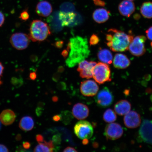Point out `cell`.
Here are the masks:
<instances>
[{
    "label": "cell",
    "instance_id": "47",
    "mask_svg": "<svg viewBox=\"0 0 152 152\" xmlns=\"http://www.w3.org/2000/svg\"><path fill=\"white\" fill-rule=\"evenodd\" d=\"M1 123L0 122V130H1Z\"/></svg>",
    "mask_w": 152,
    "mask_h": 152
},
{
    "label": "cell",
    "instance_id": "29",
    "mask_svg": "<svg viewBox=\"0 0 152 152\" xmlns=\"http://www.w3.org/2000/svg\"><path fill=\"white\" fill-rule=\"evenodd\" d=\"M61 137L59 134L55 135L53 138V143L56 145L59 144L61 142Z\"/></svg>",
    "mask_w": 152,
    "mask_h": 152
},
{
    "label": "cell",
    "instance_id": "3",
    "mask_svg": "<svg viewBox=\"0 0 152 152\" xmlns=\"http://www.w3.org/2000/svg\"><path fill=\"white\" fill-rule=\"evenodd\" d=\"M29 37L33 42L45 40L51 34L48 25L40 20L33 21L30 24Z\"/></svg>",
    "mask_w": 152,
    "mask_h": 152
},
{
    "label": "cell",
    "instance_id": "25",
    "mask_svg": "<svg viewBox=\"0 0 152 152\" xmlns=\"http://www.w3.org/2000/svg\"><path fill=\"white\" fill-rule=\"evenodd\" d=\"M140 12L144 18L148 19L152 18V2H145L142 4L140 8Z\"/></svg>",
    "mask_w": 152,
    "mask_h": 152
},
{
    "label": "cell",
    "instance_id": "24",
    "mask_svg": "<svg viewBox=\"0 0 152 152\" xmlns=\"http://www.w3.org/2000/svg\"><path fill=\"white\" fill-rule=\"evenodd\" d=\"M54 149V144L52 140L48 142L44 141L36 146L34 149V152H53Z\"/></svg>",
    "mask_w": 152,
    "mask_h": 152
},
{
    "label": "cell",
    "instance_id": "18",
    "mask_svg": "<svg viewBox=\"0 0 152 152\" xmlns=\"http://www.w3.org/2000/svg\"><path fill=\"white\" fill-rule=\"evenodd\" d=\"M77 14L73 12L60 11L58 15L59 19L62 26H71L75 22Z\"/></svg>",
    "mask_w": 152,
    "mask_h": 152
},
{
    "label": "cell",
    "instance_id": "48",
    "mask_svg": "<svg viewBox=\"0 0 152 152\" xmlns=\"http://www.w3.org/2000/svg\"><path fill=\"white\" fill-rule=\"evenodd\" d=\"M128 1H134V0H128Z\"/></svg>",
    "mask_w": 152,
    "mask_h": 152
},
{
    "label": "cell",
    "instance_id": "43",
    "mask_svg": "<svg viewBox=\"0 0 152 152\" xmlns=\"http://www.w3.org/2000/svg\"><path fill=\"white\" fill-rule=\"evenodd\" d=\"M88 140L87 139H83L82 142V143L83 145H86L88 143Z\"/></svg>",
    "mask_w": 152,
    "mask_h": 152
},
{
    "label": "cell",
    "instance_id": "13",
    "mask_svg": "<svg viewBox=\"0 0 152 152\" xmlns=\"http://www.w3.org/2000/svg\"><path fill=\"white\" fill-rule=\"evenodd\" d=\"M125 115L124 121L127 128L134 129L140 126L141 122V118L137 112L130 111Z\"/></svg>",
    "mask_w": 152,
    "mask_h": 152
},
{
    "label": "cell",
    "instance_id": "40",
    "mask_svg": "<svg viewBox=\"0 0 152 152\" xmlns=\"http://www.w3.org/2000/svg\"><path fill=\"white\" fill-rule=\"evenodd\" d=\"M61 118V116L59 115H56L53 116V119L54 121H59Z\"/></svg>",
    "mask_w": 152,
    "mask_h": 152
},
{
    "label": "cell",
    "instance_id": "7",
    "mask_svg": "<svg viewBox=\"0 0 152 152\" xmlns=\"http://www.w3.org/2000/svg\"><path fill=\"white\" fill-rule=\"evenodd\" d=\"M114 100L113 94L107 87L100 90L95 97V100L99 106L102 108L109 107L113 104Z\"/></svg>",
    "mask_w": 152,
    "mask_h": 152
},
{
    "label": "cell",
    "instance_id": "19",
    "mask_svg": "<svg viewBox=\"0 0 152 152\" xmlns=\"http://www.w3.org/2000/svg\"><path fill=\"white\" fill-rule=\"evenodd\" d=\"M132 106L128 100H122L117 102L114 106L115 113L119 115H126L130 111Z\"/></svg>",
    "mask_w": 152,
    "mask_h": 152
},
{
    "label": "cell",
    "instance_id": "39",
    "mask_svg": "<svg viewBox=\"0 0 152 152\" xmlns=\"http://www.w3.org/2000/svg\"><path fill=\"white\" fill-rule=\"evenodd\" d=\"M29 77L31 80H34L37 78V75L35 72H31L30 74Z\"/></svg>",
    "mask_w": 152,
    "mask_h": 152
},
{
    "label": "cell",
    "instance_id": "10",
    "mask_svg": "<svg viewBox=\"0 0 152 152\" xmlns=\"http://www.w3.org/2000/svg\"><path fill=\"white\" fill-rule=\"evenodd\" d=\"M139 134L144 142L152 144V121L144 120L139 131Z\"/></svg>",
    "mask_w": 152,
    "mask_h": 152
},
{
    "label": "cell",
    "instance_id": "23",
    "mask_svg": "<svg viewBox=\"0 0 152 152\" xmlns=\"http://www.w3.org/2000/svg\"><path fill=\"white\" fill-rule=\"evenodd\" d=\"M98 57L101 62L107 64H111L113 60V56L108 49H101L98 53Z\"/></svg>",
    "mask_w": 152,
    "mask_h": 152
},
{
    "label": "cell",
    "instance_id": "38",
    "mask_svg": "<svg viewBox=\"0 0 152 152\" xmlns=\"http://www.w3.org/2000/svg\"><path fill=\"white\" fill-rule=\"evenodd\" d=\"M23 147L25 149H28L31 147V144H30L29 142H24L23 143Z\"/></svg>",
    "mask_w": 152,
    "mask_h": 152
},
{
    "label": "cell",
    "instance_id": "44",
    "mask_svg": "<svg viewBox=\"0 0 152 152\" xmlns=\"http://www.w3.org/2000/svg\"><path fill=\"white\" fill-rule=\"evenodd\" d=\"M58 98L57 96H54L52 98V100L54 102H58Z\"/></svg>",
    "mask_w": 152,
    "mask_h": 152
},
{
    "label": "cell",
    "instance_id": "45",
    "mask_svg": "<svg viewBox=\"0 0 152 152\" xmlns=\"http://www.w3.org/2000/svg\"><path fill=\"white\" fill-rule=\"evenodd\" d=\"M21 136L20 134H18L16 137V139L17 140H20L21 139Z\"/></svg>",
    "mask_w": 152,
    "mask_h": 152
},
{
    "label": "cell",
    "instance_id": "49",
    "mask_svg": "<svg viewBox=\"0 0 152 152\" xmlns=\"http://www.w3.org/2000/svg\"><path fill=\"white\" fill-rule=\"evenodd\" d=\"M151 46L152 47V42L151 43Z\"/></svg>",
    "mask_w": 152,
    "mask_h": 152
},
{
    "label": "cell",
    "instance_id": "6",
    "mask_svg": "<svg viewBox=\"0 0 152 152\" xmlns=\"http://www.w3.org/2000/svg\"><path fill=\"white\" fill-rule=\"evenodd\" d=\"M146 40L147 39L144 36H138L133 38L128 49L131 54L136 56H140L145 54Z\"/></svg>",
    "mask_w": 152,
    "mask_h": 152
},
{
    "label": "cell",
    "instance_id": "12",
    "mask_svg": "<svg viewBox=\"0 0 152 152\" xmlns=\"http://www.w3.org/2000/svg\"><path fill=\"white\" fill-rule=\"evenodd\" d=\"M96 63L94 61H83L79 63L77 69L80 72V75L83 78L89 79L93 77V69Z\"/></svg>",
    "mask_w": 152,
    "mask_h": 152
},
{
    "label": "cell",
    "instance_id": "11",
    "mask_svg": "<svg viewBox=\"0 0 152 152\" xmlns=\"http://www.w3.org/2000/svg\"><path fill=\"white\" fill-rule=\"evenodd\" d=\"M99 89L98 86L92 80H87L81 83L80 90L81 94L87 96H93L97 94Z\"/></svg>",
    "mask_w": 152,
    "mask_h": 152
},
{
    "label": "cell",
    "instance_id": "27",
    "mask_svg": "<svg viewBox=\"0 0 152 152\" xmlns=\"http://www.w3.org/2000/svg\"><path fill=\"white\" fill-rule=\"evenodd\" d=\"M62 11L65 12H72L75 9L73 4L70 3H65L62 5L61 6Z\"/></svg>",
    "mask_w": 152,
    "mask_h": 152
},
{
    "label": "cell",
    "instance_id": "28",
    "mask_svg": "<svg viewBox=\"0 0 152 152\" xmlns=\"http://www.w3.org/2000/svg\"><path fill=\"white\" fill-rule=\"evenodd\" d=\"M99 39L98 36L96 34H93L90 37V43L91 45H96L99 42Z\"/></svg>",
    "mask_w": 152,
    "mask_h": 152
},
{
    "label": "cell",
    "instance_id": "41",
    "mask_svg": "<svg viewBox=\"0 0 152 152\" xmlns=\"http://www.w3.org/2000/svg\"><path fill=\"white\" fill-rule=\"evenodd\" d=\"M68 52H69V51H68L67 49H66V50H64L62 53V56H63L64 58H66L68 56Z\"/></svg>",
    "mask_w": 152,
    "mask_h": 152
},
{
    "label": "cell",
    "instance_id": "21",
    "mask_svg": "<svg viewBox=\"0 0 152 152\" xmlns=\"http://www.w3.org/2000/svg\"><path fill=\"white\" fill-rule=\"evenodd\" d=\"M16 117V115L12 110H5L0 114V121L3 125L7 126L12 124Z\"/></svg>",
    "mask_w": 152,
    "mask_h": 152
},
{
    "label": "cell",
    "instance_id": "50",
    "mask_svg": "<svg viewBox=\"0 0 152 152\" xmlns=\"http://www.w3.org/2000/svg\"><path fill=\"white\" fill-rule=\"evenodd\" d=\"M93 1H95V0H93Z\"/></svg>",
    "mask_w": 152,
    "mask_h": 152
},
{
    "label": "cell",
    "instance_id": "8",
    "mask_svg": "<svg viewBox=\"0 0 152 152\" xmlns=\"http://www.w3.org/2000/svg\"><path fill=\"white\" fill-rule=\"evenodd\" d=\"M29 36L23 33L13 34L10 42L12 47L18 50H24L27 48L30 43Z\"/></svg>",
    "mask_w": 152,
    "mask_h": 152
},
{
    "label": "cell",
    "instance_id": "37",
    "mask_svg": "<svg viewBox=\"0 0 152 152\" xmlns=\"http://www.w3.org/2000/svg\"><path fill=\"white\" fill-rule=\"evenodd\" d=\"M63 152H77V150H76L75 148L71 147H67L65 148V149H64Z\"/></svg>",
    "mask_w": 152,
    "mask_h": 152
},
{
    "label": "cell",
    "instance_id": "5",
    "mask_svg": "<svg viewBox=\"0 0 152 152\" xmlns=\"http://www.w3.org/2000/svg\"><path fill=\"white\" fill-rule=\"evenodd\" d=\"M74 132L80 139H90L94 134V129L91 124L88 121H81L76 124Z\"/></svg>",
    "mask_w": 152,
    "mask_h": 152
},
{
    "label": "cell",
    "instance_id": "14",
    "mask_svg": "<svg viewBox=\"0 0 152 152\" xmlns=\"http://www.w3.org/2000/svg\"><path fill=\"white\" fill-rule=\"evenodd\" d=\"M89 109L87 106L82 103L75 104L72 109V114L74 117L79 120H83L88 117Z\"/></svg>",
    "mask_w": 152,
    "mask_h": 152
},
{
    "label": "cell",
    "instance_id": "9",
    "mask_svg": "<svg viewBox=\"0 0 152 152\" xmlns=\"http://www.w3.org/2000/svg\"><path fill=\"white\" fill-rule=\"evenodd\" d=\"M123 134L121 125L117 123H111L107 125L104 132V135L107 139L115 140L121 138Z\"/></svg>",
    "mask_w": 152,
    "mask_h": 152
},
{
    "label": "cell",
    "instance_id": "35",
    "mask_svg": "<svg viewBox=\"0 0 152 152\" xmlns=\"http://www.w3.org/2000/svg\"><path fill=\"white\" fill-rule=\"evenodd\" d=\"M9 150L6 147L2 144H0V152H9Z\"/></svg>",
    "mask_w": 152,
    "mask_h": 152
},
{
    "label": "cell",
    "instance_id": "20",
    "mask_svg": "<svg viewBox=\"0 0 152 152\" xmlns=\"http://www.w3.org/2000/svg\"><path fill=\"white\" fill-rule=\"evenodd\" d=\"M110 12L104 8L96 10L93 14V18L95 22L98 23H102L107 21L110 18Z\"/></svg>",
    "mask_w": 152,
    "mask_h": 152
},
{
    "label": "cell",
    "instance_id": "16",
    "mask_svg": "<svg viewBox=\"0 0 152 152\" xmlns=\"http://www.w3.org/2000/svg\"><path fill=\"white\" fill-rule=\"evenodd\" d=\"M53 8L52 5L47 1H40L36 7V11L39 16L43 17H47L52 13Z\"/></svg>",
    "mask_w": 152,
    "mask_h": 152
},
{
    "label": "cell",
    "instance_id": "42",
    "mask_svg": "<svg viewBox=\"0 0 152 152\" xmlns=\"http://www.w3.org/2000/svg\"><path fill=\"white\" fill-rule=\"evenodd\" d=\"M4 69V67L2 64L0 62V77L2 75Z\"/></svg>",
    "mask_w": 152,
    "mask_h": 152
},
{
    "label": "cell",
    "instance_id": "30",
    "mask_svg": "<svg viewBox=\"0 0 152 152\" xmlns=\"http://www.w3.org/2000/svg\"><path fill=\"white\" fill-rule=\"evenodd\" d=\"M29 18V15L27 11H25L21 13L20 18L22 20H26Z\"/></svg>",
    "mask_w": 152,
    "mask_h": 152
},
{
    "label": "cell",
    "instance_id": "31",
    "mask_svg": "<svg viewBox=\"0 0 152 152\" xmlns=\"http://www.w3.org/2000/svg\"><path fill=\"white\" fill-rule=\"evenodd\" d=\"M146 33L148 39L152 41V26L146 30Z\"/></svg>",
    "mask_w": 152,
    "mask_h": 152
},
{
    "label": "cell",
    "instance_id": "26",
    "mask_svg": "<svg viewBox=\"0 0 152 152\" xmlns=\"http://www.w3.org/2000/svg\"><path fill=\"white\" fill-rule=\"evenodd\" d=\"M104 120L108 123H112L116 120L117 115L111 109H108L104 112L103 116Z\"/></svg>",
    "mask_w": 152,
    "mask_h": 152
},
{
    "label": "cell",
    "instance_id": "4",
    "mask_svg": "<svg viewBox=\"0 0 152 152\" xmlns=\"http://www.w3.org/2000/svg\"><path fill=\"white\" fill-rule=\"evenodd\" d=\"M111 70L109 65L102 62L96 64L93 71V77L99 84H103L111 80Z\"/></svg>",
    "mask_w": 152,
    "mask_h": 152
},
{
    "label": "cell",
    "instance_id": "2",
    "mask_svg": "<svg viewBox=\"0 0 152 152\" xmlns=\"http://www.w3.org/2000/svg\"><path fill=\"white\" fill-rule=\"evenodd\" d=\"M106 35V43L114 52H123L128 50L129 45L134 38L130 34H127L115 28H110Z\"/></svg>",
    "mask_w": 152,
    "mask_h": 152
},
{
    "label": "cell",
    "instance_id": "17",
    "mask_svg": "<svg viewBox=\"0 0 152 152\" xmlns=\"http://www.w3.org/2000/svg\"><path fill=\"white\" fill-rule=\"evenodd\" d=\"M130 60L125 55L117 54L113 58V64L115 67L118 69H125L130 65Z\"/></svg>",
    "mask_w": 152,
    "mask_h": 152
},
{
    "label": "cell",
    "instance_id": "15",
    "mask_svg": "<svg viewBox=\"0 0 152 152\" xmlns=\"http://www.w3.org/2000/svg\"><path fill=\"white\" fill-rule=\"evenodd\" d=\"M135 9L134 3L128 0H125L121 1L118 6L120 13L125 17H130L134 12Z\"/></svg>",
    "mask_w": 152,
    "mask_h": 152
},
{
    "label": "cell",
    "instance_id": "46",
    "mask_svg": "<svg viewBox=\"0 0 152 152\" xmlns=\"http://www.w3.org/2000/svg\"><path fill=\"white\" fill-rule=\"evenodd\" d=\"M2 83V82L1 80V78H0V85H1Z\"/></svg>",
    "mask_w": 152,
    "mask_h": 152
},
{
    "label": "cell",
    "instance_id": "32",
    "mask_svg": "<svg viewBox=\"0 0 152 152\" xmlns=\"http://www.w3.org/2000/svg\"><path fill=\"white\" fill-rule=\"evenodd\" d=\"M64 44V42L62 41H58L55 42L54 44L55 47L57 48H61L62 47Z\"/></svg>",
    "mask_w": 152,
    "mask_h": 152
},
{
    "label": "cell",
    "instance_id": "36",
    "mask_svg": "<svg viewBox=\"0 0 152 152\" xmlns=\"http://www.w3.org/2000/svg\"><path fill=\"white\" fill-rule=\"evenodd\" d=\"M36 140L39 143H40L43 142L44 138L43 136L41 134H37L36 136Z\"/></svg>",
    "mask_w": 152,
    "mask_h": 152
},
{
    "label": "cell",
    "instance_id": "1",
    "mask_svg": "<svg viewBox=\"0 0 152 152\" xmlns=\"http://www.w3.org/2000/svg\"><path fill=\"white\" fill-rule=\"evenodd\" d=\"M67 50H70V53L66 63L69 67H73L78 63L83 61L90 53L87 39L80 37L71 39L68 44Z\"/></svg>",
    "mask_w": 152,
    "mask_h": 152
},
{
    "label": "cell",
    "instance_id": "22",
    "mask_svg": "<svg viewBox=\"0 0 152 152\" xmlns=\"http://www.w3.org/2000/svg\"><path fill=\"white\" fill-rule=\"evenodd\" d=\"M19 127L22 130L25 132L31 130L34 126V121L31 117L26 116L21 119L19 123Z\"/></svg>",
    "mask_w": 152,
    "mask_h": 152
},
{
    "label": "cell",
    "instance_id": "34",
    "mask_svg": "<svg viewBox=\"0 0 152 152\" xmlns=\"http://www.w3.org/2000/svg\"><path fill=\"white\" fill-rule=\"evenodd\" d=\"M5 18L3 13L0 11V27L2 26L4 23Z\"/></svg>",
    "mask_w": 152,
    "mask_h": 152
},
{
    "label": "cell",
    "instance_id": "33",
    "mask_svg": "<svg viewBox=\"0 0 152 152\" xmlns=\"http://www.w3.org/2000/svg\"><path fill=\"white\" fill-rule=\"evenodd\" d=\"M94 3L96 5L101 6H104L105 5L104 2L101 0H95L94 1Z\"/></svg>",
    "mask_w": 152,
    "mask_h": 152
}]
</instances>
